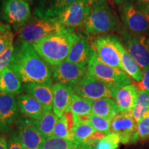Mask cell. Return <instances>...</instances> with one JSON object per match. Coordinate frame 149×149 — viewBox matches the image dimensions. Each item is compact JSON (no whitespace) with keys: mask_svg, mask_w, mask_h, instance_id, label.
I'll use <instances>...</instances> for the list:
<instances>
[{"mask_svg":"<svg viewBox=\"0 0 149 149\" xmlns=\"http://www.w3.org/2000/svg\"><path fill=\"white\" fill-rule=\"evenodd\" d=\"M9 67L24 84L42 83L53 85L51 66L38 55L33 46L25 41H17Z\"/></svg>","mask_w":149,"mask_h":149,"instance_id":"cell-1","label":"cell"},{"mask_svg":"<svg viewBox=\"0 0 149 149\" xmlns=\"http://www.w3.org/2000/svg\"><path fill=\"white\" fill-rule=\"evenodd\" d=\"M79 37L73 31L53 35L31 44L35 51L51 67L66 60L74 42Z\"/></svg>","mask_w":149,"mask_h":149,"instance_id":"cell-2","label":"cell"},{"mask_svg":"<svg viewBox=\"0 0 149 149\" xmlns=\"http://www.w3.org/2000/svg\"><path fill=\"white\" fill-rule=\"evenodd\" d=\"M73 31L74 29L63 26L56 17L49 19L37 17L29 19L20 28L19 37L21 40L33 44L53 35L72 32Z\"/></svg>","mask_w":149,"mask_h":149,"instance_id":"cell-3","label":"cell"},{"mask_svg":"<svg viewBox=\"0 0 149 149\" xmlns=\"http://www.w3.org/2000/svg\"><path fill=\"white\" fill-rule=\"evenodd\" d=\"M88 36H100L119 27V22L106 1L91 7V11L83 26Z\"/></svg>","mask_w":149,"mask_h":149,"instance_id":"cell-4","label":"cell"},{"mask_svg":"<svg viewBox=\"0 0 149 149\" xmlns=\"http://www.w3.org/2000/svg\"><path fill=\"white\" fill-rule=\"evenodd\" d=\"M86 73L117 88L132 84L131 79L125 72L104 64L95 51L87 65Z\"/></svg>","mask_w":149,"mask_h":149,"instance_id":"cell-5","label":"cell"},{"mask_svg":"<svg viewBox=\"0 0 149 149\" xmlns=\"http://www.w3.org/2000/svg\"><path fill=\"white\" fill-rule=\"evenodd\" d=\"M70 87L74 94L93 102L102 98L114 99L117 89L87 73Z\"/></svg>","mask_w":149,"mask_h":149,"instance_id":"cell-6","label":"cell"},{"mask_svg":"<svg viewBox=\"0 0 149 149\" xmlns=\"http://www.w3.org/2000/svg\"><path fill=\"white\" fill-rule=\"evenodd\" d=\"M120 16L128 32L139 36L149 33V24L144 13L133 3L121 6Z\"/></svg>","mask_w":149,"mask_h":149,"instance_id":"cell-7","label":"cell"},{"mask_svg":"<svg viewBox=\"0 0 149 149\" xmlns=\"http://www.w3.org/2000/svg\"><path fill=\"white\" fill-rule=\"evenodd\" d=\"M31 8L26 0H4L1 8V17L9 25L22 27L31 17Z\"/></svg>","mask_w":149,"mask_h":149,"instance_id":"cell-8","label":"cell"},{"mask_svg":"<svg viewBox=\"0 0 149 149\" xmlns=\"http://www.w3.org/2000/svg\"><path fill=\"white\" fill-rule=\"evenodd\" d=\"M92 48L102 62L124 71L120 53L112 41L111 35L97 37L93 42Z\"/></svg>","mask_w":149,"mask_h":149,"instance_id":"cell-9","label":"cell"},{"mask_svg":"<svg viewBox=\"0 0 149 149\" xmlns=\"http://www.w3.org/2000/svg\"><path fill=\"white\" fill-rule=\"evenodd\" d=\"M90 11L91 6L86 0H77L56 18L63 26L73 29L83 26Z\"/></svg>","mask_w":149,"mask_h":149,"instance_id":"cell-10","label":"cell"},{"mask_svg":"<svg viewBox=\"0 0 149 149\" xmlns=\"http://www.w3.org/2000/svg\"><path fill=\"white\" fill-rule=\"evenodd\" d=\"M15 133L25 149H40L45 137L33 124V120L27 117H19Z\"/></svg>","mask_w":149,"mask_h":149,"instance_id":"cell-11","label":"cell"},{"mask_svg":"<svg viewBox=\"0 0 149 149\" xmlns=\"http://www.w3.org/2000/svg\"><path fill=\"white\" fill-rule=\"evenodd\" d=\"M125 47L139 67L145 71L149 67V50L145 43L144 36H139L124 31L123 33Z\"/></svg>","mask_w":149,"mask_h":149,"instance_id":"cell-12","label":"cell"},{"mask_svg":"<svg viewBox=\"0 0 149 149\" xmlns=\"http://www.w3.org/2000/svg\"><path fill=\"white\" fill-rule=\"evenodd\" d=\"M53 79L68 86L77 83L86 74L87 66L65 61L58 66L51 67Z\"/></svg>","mask_w":149,"mask_h":149,"instance_id":"cell-13","label":"cell"},{"mask_svg":"<svg viewBox=\"0 0 149 149\" xmlns=\"http://www.w3.org/2000/svg\"><path fill=\"white\" fill-rule=\"evenodd\" d=\"M18 118L19 109L15 97L0 93V131L8 133Z\"/></svg>","mask_w":149,"mask_h":149,"instance_id":"cell-14","label":"cell"},{"mask_svg":"<svg viewBox=\"0 0 149 149\" xmlns=\"http://www.w3.org/2000/svg\"><path fill=\"white\" fill-rule=\"evenodd\" d=\"M137 122L130 113H120L111 120V133L120 137L122 144H128L136 131Z\"/></svg>","mask_w":149,"mask_h":149,"instance_id":"cell-15","label":"cell"},{"mask_svg":"<svg viewBox=\"0 0 149 149\" xmlns=\"http://www.w3.org/2000/svg\"><path fill=\"white\" fill-rule=\"evenodd\" d=\"M77 0H36L35 14L43 19L55 18Z\"/></svg>","mask_w":149,"mask_h":149,"instance_id":"cell-16","label":"cell"},{"mask_svg":"<svg viewBox=\"0 0 149 149\" xmlns=\"http://www.w3.org/2000/svg\"><path fill=\"white\" fill-rule=\"evenodd\" d=\"M73 92L68 85L56 82L53 84V104L54 113L58 118L63 116L66 112L70 111Z\"/></svg>","mask_w":149,"mask_h":149,"instance_id":"cell-17","label":"cell"},{"mask_svg":"<svg viewBox=\"0 0 149 149\" xmlns=\"http://www.w3.org/2000/svg\"><path fill=\"white\" fill-rule=\"evenodd\" d=\"M111 36L113 44H115V47L120 53L121 63L124 68V71L128 76H130L136 83L139 82L142 79L144 75L143 70L129 53L126 51L122 43H120L118 38L114 35H111Z\"/></svg>","mask_w":149,"mask_h":149,"instance_id":"cell-18","label":"cell"},{"mask_svg":"<svg viewBox=\"0 0 149 149\" xmlns=\"http://www.w3.org/2000/svg\"><path fill=\"white\" fill-rule=\"evenodd\" d=\"M28 94L42 104L46 111H52L53 104V85L42 83H29L24 84Z\"/></svg>","mask_w":149,"mask_h":149,"instance_id":"cell-19","label":"cell"},{"mask_svg":"<svg viewBox=\"0 0 149 149\" xmlns=\"http://www.w3.org/2000/svg\"><path fill=\"white\" fill-rule=\"evenodd\" d=\"M93 52L92 46L83 37L79 36L74 42L66 61L87 66Z\"/></svg>","mask_w":149,"mask_h":149,"instance_id":"cell-20","label":"cell"},{"mask_svg":"<svg viewBox=\"0 0 149 149\" xmlns=\"http://www.w3.org/2000/svg\"><path fill=\"white\" fill-rule=\"evenodd\" d=\"M138 88L135 84H130L117 89L114 100L120 113H130L137 97Z\"/></svg>","mask_w":149,"mask_h":149,"instance_id":"cell-21","label":"cell"},{"mask_svg":"<svg viewBox=\"0 0 149 149\" xmlns=\"http://www.w3.org/2000/svg\"><path fill=\"white\" fill-rule=\"evenodd\" d=\"M19 111L27 118L36 120L46 111L36 99L29 94L20 95L17 98Z\"/></svg>","mask_w":149,"mask_h":149,"instance_id":"cell-22","label":"cell"},{"mask_svg":"<svg viewBox=\"0 0 149 149\" xmlns=\"http://www.w3.org/2000/svg\"><path fill=\"white\" fill-rule=\"evenodd\" d=\"M22 91V81L10 67L0 72V93L16 95L21 94Z\"/></svg>","mask_w":149,"mask_h":149,"instance_id":"cell-23","label":"cell"},{"mask_svg":"<svg viewBox=\"0 0 149 149\" xmlns=\"http://www.w3.org/2000/svg\"><path fill=\"white\" fill-rule=\"evenodd\" d=\"M116 102L113 98H102L93 102L92 113L112 120L120 113Z\"/></svg>","mask_w":149,"mask_h":149,"instance_id":"cell-24","label":"cell"},{"mask_svg":"<svg viewBox=\"0 0 149 149\" xmlns=\"http://www.w3.org/2000/svg\"><path fill=\"white\" fill-rule=\"evenodd\" d=\"M58 117L52 111H45L43 114L33 120V124L44 137L53 135L54 129Z\"/></svg>","mask_w":149,"mask_h":149,"instance_id":"cell-25","label":"cell"},{"mask_svg":"<svg viewBox=\"0 0 149 149\" xmlns=\"http://www.w3.org/2000/svg\"><path fill=\"white\" fill-rule=\"evenodd\" d=\"M82 142L51 136L46 137L40 149H77Z\"/></svg>","mask_w":149,"mask_h":149,"instance_id":"cell-26","label":"cell"},{"mask_svg":"<svg viewBox=\"0 0 149 149\" xmlns=\"http://www.w3.org/2000/svg\"><path fill=\"white\" fill-rule=\"evenodd\" d=\"M93 101L81 97L77 95H72L70 111L76 116H90L92 114Z\"/></svg>","mask_w":149,"mask_h":149,"instance_id":"cell-27","label":"cell"},{"mask_svg":"<svg viewBox=\"0 0 149 149\" xmlns=\"http://www.w3.org/2000/svg\"><path fill=\"white\" fill-rule=\"evenodd\" d=\"M149 110V91L139 90L133 109L130 112L136 122L144 117L145 113Z\"/></svg>","mask_w":149,"mask_h":149,"instance_id":"cell-28","label":"cell"},{"mask_svg":"<svg viewBox=\"0 0 149 149\" xmlns=\"http://www.w3.org/2000/svg\"><path fill=\"white\" fill-rule=\"evenodd\" d=\"M96 130L88 122H81L76 124L70 132V140L84 142Z\"/></svg>","mask_w":149,"mask_h":149,"instance_id":"cell-29","label":"cell"},{"mask_svg":"<svg viewBox=\"0 0 149 149\" xmlns=\"http://www.w3.org/2000/svg\"><path fill=\"white\" fill-rule=\"evenodd\" d=\"M149 139V110L137 123V128L130 143L135 144L139 141Z\"/></svg>","mask_w":149,"mask_h":149,"instance_id":"cell-30","label":"cell"},{"mask_svg":"<svg viewBox=\"0 0 149 149\" xmlns=\"http://www.w3.org/2000/svg\"><path fill=\"white\" fill-rule=\"evenodd\" d=\"M121 142L120 137L115 133H110L101 140L91 144L92 149H118Z\"/></svg>","mask_w":149,"mask_h":149,"instance_id":"cell-31","label":"cell"},{"mask_svg":"<svg viewBox=\"0 0 149 149\" xmlns=\"http://www.w3.org/2000/svg\"><path fill=\"white\" fill-rule=\"evenodd\" d=\"M13 33L10 26L0 21V55L13 41Z\"/></svg>","mask_w":149,"mask_h":149,"instance_id":"cell-32","label":"cell"},{"mask_svg":"<svg viewBox=\"0 0 149 149\" xmlns=\"http://www.w3.org/2000/svg\"><path fill=\"white\" fill-rule=\"evenodd\" d=\"M89 123L96 131L101 132L106 135L111 133V120L97 116L92 113L89 116Z\"/></svg>","mask_w":149,"mask_h":149,"instance_id":"cell-33","label":"cell"},{"mask_svg":"<svg viewBox=\"0 0 149 149\" xmlns=\"http://www.w3.org/2000/svg\"><path fill=\"white\" fill-rule=\"evenodd\" d=\"M70 132H71V130H70L68 123H67V121L64 115L60 117V118L57 119L53 136L59 137V138L67 139L70 140Z\"/></svg>","mask_w":149,"mask_h":149,"instance_id":"cell-34","label":"cell"},{"mask_svg":"<svg viewBox=\"0 0 149 149\" xmlns=\"http://www.w3.org/2000/svg\"><path fill=\"white\" fill-rule=\"evenodd\" d=\"M15 51L14 42L9 44L6 49L0 55V72L9 66Z\"/></svg>","mask_w":149,"mask_h":149,"instance_id":"cell-35","label":"cell"},{"mask_svg":"<svg viewBox=\"0 0 149 149\" xmlns=\"http://www.w3.org/2000/svg\"><path fill=\"white\" fill-rule=\"evenodd\" d=\"M8 149H25L19 139L15 131H12L8 142Z\"/></svg>","mask_w":149,"mask_h":149,"instance_id":"cell-36","label":"cell"},{"mask_svg":"<svg viewBox=\"0 0 149 149\" xmlns=\"http://www.w3.org/2000/svg\"><path fill=\"white\" fill-rule=\"evenodd\" d=\"M135 85L139 90L149 91V67L144 71L142 79L139 82L136 83Z\"/></svg>","mask_w":149,"mask_h":149,"instance_id":"cell-37","label":"cell"},{"mask_svg":"<svg viewBox=\"0 0 149 149\" xmlns=\"http://www.w3.org/2000/svg\"><path fill=\"white\" fill-rule=\"evenodd\" d=\"M139 8L145 13L149 9V0H136Z\"/></svg>","mask_w":149,"mask_h":149,"instance_id":"cell-38","label":"cell"},{"mask_svg":"<svg viewBox=\"0 0 149 149\" xmlns=\"http://www.w3.org/2000/svg\"><path fill=\"white\" fill-rule=\"evenodd\" d=\"M87 2L91 7L94 6H97L99 4H101L107 1V0H86Z\"/></svg>","mask_w":149,"mask_h":149,"instance_id":"cell-39","label":"cell"},{"mask_svg":"<svg viewBox=\"0 0 149 149\" xmlns=\"http://www.w3.org/2000/svg\"><path fill=\"white\" fill-rule=\"evenodd\" d=\"M0 149H8V144L4 137L0 136Z\"/></svg>","mask_w":149,"mask_h":149,"instance_id":"cell-40","label":"cell"},{"mask_svg":"<svg viewBox=\"0 0 149 149\" xmlns=\"http://www.w3.org/2000/svg\"><path fill=\"white\" fill-rule=\"evenodd\" d=\"M77 149H92V146H91V144L88 142H82L81 146Z\"/></svg>","mask_w":149,"mask_h":149,"instance_id":"cell-41","label":"cell"},{"mask_svg":"<svg viewBox=\"0 0 149 149\" xmlns=\"http://www.w3.org/2000/svg\"><path fill=\"white\" fill-rule=\"evenodd\" d=\"M113 1L114 2L115 4L122 6L124 3L128 2V0H113Z\"/></svg>","mask_w":149,"mask_h":149,"instance_id":"cell-42","label":"cell"},{"mask_svg":"<svg viewBox=\"0 0 149 149\" xmlns=\"http://www.w3.org/2000/svg\"><path fill=\"white\" fill-rule=\"evenodd\" d=\"M145 15H146L147 19H148V24H149V9L147 11H146V12L144 13Z\"/></svg>","mask_w":149,"mask_h":149,"instance_id":"cell-43","label":"cell"},{"mask_svg":"<svg viewBox=\"0 0 149 149\" xmlns=\"http://www.w3.org/2000/svg\"><path fill=\"white\" fill-rule=\"evenodd\" d=\"M145 43H146V45L147 46V48H148V49L149 50V37L148 38H146L145 39Z\"/></svg>","mask_w":149,"mask_h":149,"instance_id":"cell-44","label":"cell"},{"mask_svg":"<svg viewBox=\"0 0 149 149\" xmlns=\"http://www.w3.org/2000/svg\"><path fill=\"white\" fill-rule=\"evenodd\" d=\"M26 1H31V0H26Z\"/></svg>","mask_w":149,"mask_h":149,"instance_id":"cell-45","label":"cell"}]
</instances>
